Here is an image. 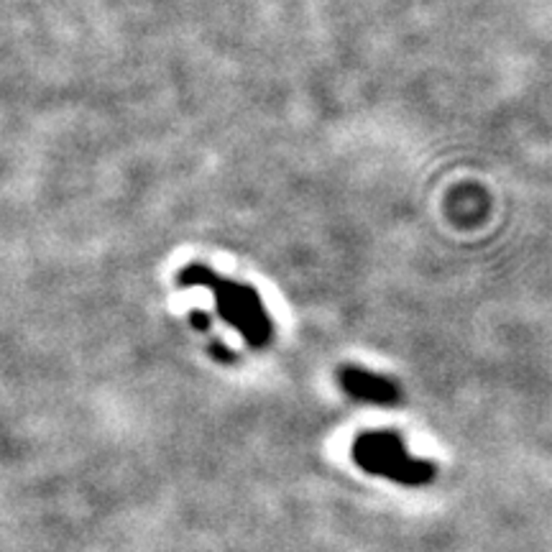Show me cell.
<instances>
[{
    "label": "cell",
    "instance_id": "cell-2",
    "mask_svg": "<svg viewBox=\"0 0 552 552\" xmlns=\"http://www.w3.org/2000/svg\"><path fill=\"white\" fill-rule=\"evenodd\" d=\"M353 461L373 476H384L407 486H425L437 473L433 463L415 461L407 455L402 437L388 430L363 433L353 443Z\"/></svg>",
    "mask_w": 552,
    "mask_h": 552
},
{
    "label": "cell",
    "instance_id": "cell-1",
    "mask_svg": "<svg viewBox=\"0 0 552 552\" xmlns=\"http://www.w3.org/2000/svg\"><path fill=\"white\" fill-rule=\"evenodd\" d=\"M180 282L187 286H205L215 297V307L228 325L239 330L240 338L254 348H261L271 341V320L261 299L251 286L236 284L230 279L215 276L208 267L192 264L180 274Z\"/></svg>",
    "mask_w": 552,
    "mask_h": 552
},
{
    "label": "cell",
    "instance_id": "cell-3",
    "mask_svg": "<svg viewBox=\"0 0 552 552\" xmlns=\"http://www.w3.org/2000/svg\"><path fill=\"white\" fill-rule=\"evenodd\" d=\"M338 381L343 387L345 394H351L353 399L371 404H397L399 402V387L379 373L363 371L359 366H343L338 371Z\"/></svg>",
    "mask_w": 552,
    "mask_h": 552
},
{
    "label": "cell",
    "instance_id": "cell-4",
    "mask_svg": "<svg viewBox=\"0 0 552 552\" xmlns=\"http://www.w3.org/2000/svg\"><path fill=\"white\" fill-rule=\"evenodd\" d=\"M192 323L197 325V330H208L210 325V317L202 313H192Z\"/></svg>",
    "mask_w": 552,
    "mask_h": 552
}]
</instances>
